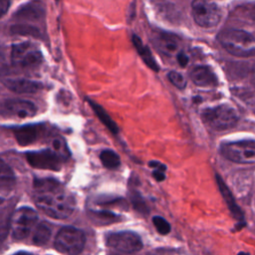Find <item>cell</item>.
Here are the masks:
<instances>
[{
    "label": "cell",
    "instance_id": "1",
    "mask_svg": "<svg viewBox=\"0 0 255 255\" xmlns=\"http://www.w3.org/2000/svg\"><path fill=\"white\" fill-rule=\"evenodd\" d=\"M32 197L38 209L54 219H66L75 210L73 195L53 178L34 179Z\"/></svg>",
    "mask_w": 255,
    "mask_h": 255
},
{
    "label": "cell",
    "instance_id": "13",
    "mask_svg": "<svg viewBox=\"0 0 255 255\" xmlns=\"http://www.w3.org/2000/svg\"><path fill=\"white\" fill-rule=\"evenodd\" d=\"M3 84L16 94H35L43 89V85L40 82L27 79H5Z\"/></svg>",
    "mask_w": 255,
    "mask_h": 255
},
{
    "label": "cell",
    "instance_id": "28",
    "mask_svg": "<svg viewBox=\"0 0 255 255\" xmlns=\"http://www.w3.org/2000/svg\"><path fill=\"white\" fill-rule=\"evenodd\" d=\"M165 170L164 169H153L152 176L156 181H162L165 179Z\"/></svg>",
    "mask_w": 255,
    "mask_h": 255
},
{
    "label": "cell",
    "instance_id": "25",
    "mask_svg": "<svg viewBox=\"0 0 255 255\" xmlns=\"http://www.w3.org/2000/svg\"><path fill=\"white\" fill-rule=\"evenodd\" d=\"M152 223L156 229V231L161 235H166L170 232V224L161 216H153Z\"/></svg>",
    "mask_w": 255,
    "mask_h": 255
},
{
    "label": "cell",
    "instance_id": "27",
    "mask_svg": "<svg viewBox=\"0 0 255 255\" xmlns=\"http://www.w3.org/2000/svg\"><path fill=\"white\" fill-rule=\"evenodd\" d=\"M176 61L180 67H185L188 64L189 59L183 52H178L176 54Z\"/></svg>",
    "mask_w": 255,
    "mask_h": 255
},
{
    "label": "cell",
    "instance_id": "7",
    "mask_svg": "<svg viewBox=\"0 0 255 255\" xmlns=\"http://www.w3.org/2000/svg\"><path fill=\"white\" fill-rule=\"evenodd\" d=\"M38 222L37 212L30 207L18 208L11 218V235L15 240L26 239Z\"/></svg>",
    "mask_w": 255,
    "mask_h": 255
},
{
    "label": "cell",
    "instance_id": "14",
    "mask_svg": "<svg viewBox=\"0 0 255 255\" xmlns=\"http://www.w3.org/2000/svg\"><path fill=\"white\" fill-rule=\"evenodd\" d=\"M189 77L194 85L198 87H215L218 80L214 72L207 66H197L191 70Z\"/></svg>",
    "mask_w": 255,
    "mask_h": 255
},
{
    "label": "cell",
    "instance_id": "31",
    "mask_svg": "<svg viewBox=\"0 0 255 255\" xmlns=\"http://www.w3.org/2000/svg\"><path fill=\"white\" fill-rule=\"evenodd\" d=\"M253 79H254V84H255V72H254V77H253Z\"/></svg>",
    "mask_w": 255,
    "mask_h": 255
},
{
    "label": "cell",
    "instance_id": "5",
    "mask_svg": "<svg viewBox=\"0 0 255 255\" xmlns=\"http://www.w3.org/2000/svg\"><path fill=\"white\" fill-rule=\"evenodd\" d=\"M85 245V233L81 229L73 226H65L61 228L54 240V248L60 253L69 255L81 253Z\"/></svg>",
    "mask_w": 255,
    "mask_h": 255
},
{
    "label": "cell",
    "instance_id": "20",
    "mask_svg": "<svg viewBox=\"0 0 255 255\" xmlns=\"http://www.w3.org/2000/svg\"><path fill=\"white\" fill-rule=\"evenodd\" d=\"M10 32L16 35L23 36H32L35 38L41 37V31L36 26H33L28 23H17L10 27Z\"/></svg>",
    "mask_w": 255,
    "mask_h": 255
},
{
    "label": "cell",
    "instance_id": "24",
    "mask_svg": "<svg viewBox=\"0 0 255 255\" xmlns=\"http://www.w3.org/2000/svg\"><path fill=\"white\" fill-rule=\"evenodd\" d=\"M216 180H217V183H218V187H219V189H220V191H221L223 197L225 198V201H226V203L228 204L230 210L233 212V214H235L236 217H239V218H240V217H241V215H240V210H239L238 207L236 206V204H235V202H234V200H233V198H232V196H231L230 191L228 190V188L225 186L224 182L221 180V178H220L218 175H216Z\"/></svg>",
    "mask_w": 255,
    "mask_h": 255
},
{
    "label": "cell",
    "instance_id": "12",
    "mask_svg": "<svg viewBox=\"0 0 255 255\" xmlns=\"http://www.w3.org/2000/svg\"><path fill=\"white\" fill-rule=\"evenodd\" d=\"M45 17V7L39 0H32L22 5L14 14L15 20L21 23L39 22Z\"/></svg>",
    "mask_w": 255,
    "mask_h": 255
},
{
    "label": "cell",
    "instance_id": "21",
    "mask_svg": "<svg viewBox=\"0 0 255 255\" xmlns=\"http://www.w3.org/2000/svg\"><path fill=\"white\" fill-rule=\"evenodd\" d=\"M51 237V229L46 224H39L35 227L32 236L33 244L37 246H44L48 243Z\"/></svg>",
    "mask_w": 255,
    "mask_h": 255
},
{
    "label": "cell",
    "instance_id": "6",
    "mask_svg": "<svg viewBox=\"0 0 255 255\" xmlns=\"http://www.w3.org/2000/svg\"><path fill=\"white\" fill-rule=\"evenodd\" d=\"M191 13L195 23L202 28L215 27L222 16L220 7L213 0H193Z\"/></svg>",
    "mask_w": 255,
    "mask_h": 255
},
{
    "label": "cell",
    "instance_id": "16",
    "mask_svg": "<svg viewBox=\"0 0 255 255\" xmlns=\"http://www.w3.org/2000/svg\"><path fill=\"white\" fill-rule=\"evenodd\" d=\"M153 43L158 51L165 55L177 54L179 48V41L176 36L166 33L158 32L153 37Z\"/></svg>",
    "mask_w": 255,
    "mask_h": 255
},
{
    "label": "cell",
    "instance_id": "29",
    "mask_svg": "<svg viewBox=\"0 0 255 255\" xmlns=\"http://www.w3.org/2000/svg\"><path fill=\"white\" fill-rule=\"evenodd\" d=\"M148 165L152 168V169H164L166 170V166L162 163H160L159 161H156V160H152V161H149L148 162Z\"/></svg>",
    "mask_w": 255,
    "mask_h": 255
},
{
    "label": "cell",
    "instance_id": "4",
    "mask_svg": "<svg viewBox=\"0 0 255 255\" xmlns=\"http://www.w3.org/2000/svg\"><path fill=\"white\" fill-rule=\"evenodd\" d=\"M12 65L18 69L33 71L38 69L42 62L43 56L41 51L30 42L15 44L11 50Z\"/></svg>",
    "mask_w": 255,
    "mask_h": 255
},
{
    "label": "cell",
    "instance_id": "9",
    "mask_svg": "<svg viewBox=\"0 0 255 255\" xmlns=\"http://www.w3.org/2000/svg\"><path fill=\"white\" fill-rule=\"evenodd\" d=\"M106 244L109 248L125 254L138 252L142 248L140 237L132 231H118L106 236Z\"/></svg>",
    "mask_w": 255,
    "mask_h": 255
},
{
    "label": "cell",
    "instance_id": "8",
    "mask_svg": "<svg viewBox=\"0 0 255 255\" xmlns=\"http://www.w3.org/2000/svg\"><path fill=\"white\" fill-rule=\"evenodd\" d=\"M220 151L230 161L241 164L255 163V140H239L224 143L221 145Z\"/></svg>",
    "mask_w": 255,
    "mask_h": 255
},
{
    "label": "cell",
    "instance_id": "10",
    "mask_svg": "<svg viewBox=\"0 0 255 255\" xmlns=\"http://www.w3.org/2000/svg\"><path fill=\"white\" fill-rule=\"evenodd\" d=\"M26 160L32 167L57 171L61 169L64 154L55 149L29 151L26 153Z\"/></svg>",
    "mask_w": 255,
    "mask_h": 255
},
{
    "label": "cell",
    "instance_id": "2",
    "mask_svg": "<svg viewBox=\"0 0 255 255\" xmlns=\"http://www.w3.org/2000/svg\"><path fill=\"white\" fill-rule=\"evenodd\" d=\"M218 42L231 55L251 57L255 55V38L248 32L238 29H227L218 34Z\"/></svg>",
    "mask_w": 255,
    "mask_h": 255
},
{
    "label": "cell",
    "instance_id": "26",
    "mask_svg": "<svg viewBox=\"0 0 255 255\" xmlns=\"http://www.w3.org/2000/svg\"><path fill=\"white\" fill-rule=\"evenodd\" d=\"M167 78L169 80V82L176 87L177 89H184L186 87V80L183 78V76L181 74H179L178 72L175 71H170L167 75Z\"/></svg>",
    "mask_w": 255,
    "mask_h": 255
},
{
    "label": "cell",
    "instance_id": "22",
    "mask_svg": "<svg viewBox=\"0 0 255 255\" xmlns=\"http://www.w3.org/2000/svg\"><path fill=\"white\" fill-rule=\"evenodd\" d=\"M100 159L103 165L109 169H116L121 165L119 154L112 149H104L100 153Z\"/></svg>",
    "mask_w": 255,
    "mask_h": 255
},
{
    "label": "cell",
    "instance_id": "17",
    "mask_svg": "<svg viewBox=\"0 0 255 255\" xmlns=\"http://www.w3.org/2000/svg\"><path fill=\"white\" fill-rule=\"evenodd\" d=\"M131 41H132V44H133L136 52L138 53V55L140 56L142 61L146 64V66L148 68H150L151 70H153L154 72H157L159 70V67H158L155 59L153 58L149 48L142 43V41L140 40V38L137 35H132Z\"/></svg>",
    "mask_w": 255,
    "mask_h": 255
},
{
    "label": "cell",
    "instance_id": "19",
    "mask_svg": "<svg viewBox=\"0 0 255 255\" xmlns=\"http://www.w3.org/2000/svg\"><path fill=\"white\" fill-rule=\"evenodd\" d=\"M15 175L8 164L5 161L1 160V196L3 197L5 194L10 192L15 185Z\"/></svg>",
    "mask_w": 255,
    "mask_h": 255
},
{
    "label": "cell",
    "instance_id": "3",
    "mask_svg": "<svg viewBox=\"0 0 255 255\" xmlns=\"http://www.w3.org/2000/svg\"><path fill=\"white\" fill-rule=\"evenodd\" d=\"M201 118L208 128L219 131L232 128L238 122L237 112L226 104L205 109Z\"/></svg>",
    "mask_w": 255,
    "mask_h": 255
},
{
    "label": "cell",
    "instance_id": "11",
    "mask_svg": "<svg viewBox=\"0 0 255 255\" xmlns=\"http://www.w3.org/2000/svg\"><path fill=\"white\" fill-rule=\"evenodd\" d=\"M37 113V107L34 103L21 99L5 100L1 105V115L10 119L32 118Z\"/></svg>",
    "mask_w": 255,
    "mask_h": 255
},
{
    "label": "cell",
    "instance_id": "30",
    "mask_svg": "<svg viewBox=\"0 0 255 255\" xmlns=\"http://www.w3.org/2000/svg\"><path fill=\"white\" fill-rule=\"evenodd\" d=\"M10 6V0H1L0 1V8H1V14L4 16Z\"/></svg>",
    "mask_w": 255,
    "mask_h": 255
},
{
    "label": "cell",
    "instance_id": "23",
    "mask_svg": "<svg viewBox=\"0 0 255 255\" xmlns=\"http://www.w3.org/2000/svg\"><path fill=\"white\" fill-rule=\"evenodd\" d=\"M90 217L95 224H110L120 220V216L110 211H90Z\"/></svg>",
    "mask_w": 255,
    "mask_h": 255
},
{
    "label": "cell",
    "instance_id": "18",
    "mask_svg": "<svg viewBox=\"0 0 255 255\" xmlns=\"http://www.w3.org/2000/svg\"><path fill=\"white\" fill-rule=\"evenodd\" d=\"M87 101L90 104V106L93 109V111L95 112L96 116L110 129V131H112L114 134H118L119 133V128H118L117 124L113 121V119L109 116L107 111L103 107H101L98 103H96V102H94V101H92L90 99H88Z\"/></svg>",
    "mask_w": 255,
    "mask_h": 255
},
{
    "label": "cell",
    "instance_id": "15",
    "mask_svg": "<svg viewBox=\"0 0 255 255\" xmlns=\"http://www.w3.org/2000/svg\"><path fill=\"white\" fill-rule=\"evenodd\" d=\"M12 131L20 145H29L39 139L42 128L37 125H26L15 128L12 129Z\"/></svg>",
    "mask_w": 255,
    "mask_h": 255
}]
</instances>
